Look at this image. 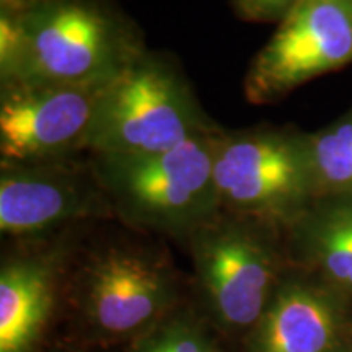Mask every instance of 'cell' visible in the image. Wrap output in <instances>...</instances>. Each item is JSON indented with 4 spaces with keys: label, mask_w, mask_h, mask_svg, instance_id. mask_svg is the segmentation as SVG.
Wrapping results in <instances>:
<instances>
[{
    "label": "cell",
    "mask_w": 352,
    "mask_h": 352,
    "mask_svg": "<svg viewBox=\"0 0 352 352\" xmlns=\"http://www.w3.org/2000/svg\"><path fill=\"white\" fill-rule=\"evenodd\" d=\"M147 50L113 0H16L0 6V85L107 83Z\"/></svg>",
    "instance_id": "cell-1"
},
{
    "label": "cell",
    "mask_w": 352,
    "mask_h": 352,
    "mask_svg": "<svg viewBox=\"0 0 352 352\" xmlns=\"http://www.w3.org/2000/svg\"><path fill=\"white\" fill-rule=\"evenodd\" d=\"M222 127L152 155H88L113 215L135 230L186 240L220 210L214 178Z\"/></svg>",
    "instance_id": "cell-2"
},
{
    "label": "cell",
    "mask_w": 352,
    "mask_h": 352,
    "mask_svg": "<svg viewBox=\"0 0 352 352\" xmlns=\"http://www.w3.org/2000/svg\"><path fill=\"white\" fill-rule=\"evenodd\" d=\"M279 230L220 209L186 239L201 314L223 334L246 336L287 271Z\"/></svg>",
    "instance_id": "cell-3"
},
{
    "label": "cell",
    "mask_w": 352,
    "mask_h": 352,
    "mask_svg": "<svg viewBox=\"0 0 352 352\" xmlns=\"http://www.w3.org/2000/svg\"><path fill=\"white\" fill-rule=\"evenodd\" d=\"M214 127L179 65L147 47L101 91L88 155H152Z\"/></svg>",
    "instance_id": "cell-4"
},
{
    "label": "cell",
    "mask_w": 352,
    "mask_h": 352,
    "mask_svg": "<svg viewBox=\"0 0 352 352\" xmlns=\"http://www.w3.org/2000/svg\"><path fill=\"white\" fill-rule=\"evenodd\" d=\"M74 303L88 340L132 342L178 307V280L164 254L148 246L108 243L78 266Z\"/></svg>",
    "instance_id": "cell-5"
},
{
    "label": "cell",
    "mask_w": 352,
    "mask_h": 352,
    "mask_svg": "<svg viewBox=\"0 0 352 352\" xmlns=\"http://www.w3.org/2000/svg\"><path fill=\"white\" fill-rule=\"evenodd\" d=\"M214 178L220 209L279 230L318 197L305 135L270 126L220 129Z\"/></svg>",
    "instance_id": "cell-6"
},
{
    "label": "cell",
    "mask_w": 352,
    "mask_h": 352,
    "mask_svg": "<svg viewBox=\"0 0 352 352\" xmlns=\"http://www.w3.org/2000/svg\"><path fill=\"white\" fill-rule=\"evenodd\" d=\"M352 63V0H296L243 80L245 98L270 104Z\"/></svg>",
    "instance_id": "cell-7"
},
{
    "label": "cell",
    "mask_w": 352,
    "mask_h": 352,
    "mask_svg": "<svg viewBox=\"0 0 352 352\" xmlns=\"http://www.w3.org/2000/svg\"><path fill=\"white\" fill-rule=\"evenodd\" d=\"M107 83L0 85V164H41L88 155L90 131Z\"/></svg>",
    "instance_id": "cell-8"
},
{
    "label": "cell",
    "mask_w": 352,
    "mask_h": 352,
    "mask_svg": "<svg viewBox=\"0 0 352 352\" xmlns=\"http://www.w3.org/2000/svg\"><path fill=\"white\" fill-rule=\"evenodd\" d=\"M90 157L41 164H0V232L41 241L91 219H113Z\"/></svg>",
    "instance_id": "cell-9"
},
{
    "label": "cell",
    "mask_w": 352,
    "mask_h": 352,
    "mask_svg": "<svg viewBox=\"0 0 352 352\" xmlns=\"http://www.w3.org/2000/svg\"><path fill=\"white\" fill-rule=\"evenodd\" d=\"M245 352H352L351 298L308 272H284Z\"/></svg>",
    "instance_id": "cell-10"
},
{
    "label": "cell",
    "mask_w": 352,
    "mask_h": 352,
    "mask_svg": "<svg viewBox=\"0 0 352 352\" xmlns=\"http://www.w3.org/2000/svg\"><path fill=\"white\" fill-rule=\"evenodd\" d=\"M70 259L65 239L32 241L0 266V352H36Z\"/></svg>",
    "instance_id": "cell-11"
},
{
    "label": "cell",
    "mask_w": 352,
    "mask_h": 352,
    "mask_svg": "<svg viewBox=\"0 0 352 352\" xmlns=\"http://www.w3.org/2000/svg\"><path fill=\"white\" fill-rule=\"evenodd\" d=\"M284 230L289 256L352 298V197H316Z\"/></svg>",
    "instance_id": "cell-12"
},
{
    "label": "cell",
    "mask_w": 352,
    "mask_h": 352,
    "mask_svg": "<svg viewBox=\"0 0 352 352\" xmlns=\"http://www.w3.org/2000/svg\"><path fill=\"white\" fill-rule=\"evenodd\" d=\"M305 145L316 196L352 197V109L305 135Z\"/></svg>",
    "instance_id": "cell-13"
},
{
    "label": "cell",
    "mask_w": 352,
    "mask_h": 352,
    "mask_svg": "<svg viewBox=\"0 0 352 352\" xmlns=\"http://www.w3.org/2000/svg\"><path fill=\"white\" fill-rule=\"evenodd\" d=\"M201 311L176 307L129 342L127 352H226Z\"/></svg>",
    "instance_id": "cell-14"
},
{
    "label": "cell",
    "mask_w": 352,
    "mask_h": 352,
    "mask_svg": "<svg viewBox=\"0 0 352 352\" xmlns=\"http://www.w3.org/2000/svg\"><path fill=\"white\" fill-rule=\"evenodd\" d=\"M236 15L245 21H280L296 0H232Z\"/></svg>",
    "instance_id": "cell-15"
},
{
    "label": "cell",
    "mask_w": 352,
    "mask_h": 352,
    "mask_svg": "<svg viewBox=\"0 0 352 352\" xmlns=\"http://www.w3.org/2000/svg\"><path fill=\"white\" fill-rule=\"evenodd\" d=\"M16 0H0V6H12V3H15Z\"/></svg>",
    "instance_id": "cell-16"
}]
</instances>
